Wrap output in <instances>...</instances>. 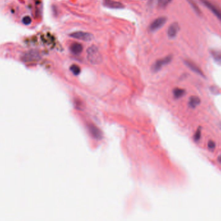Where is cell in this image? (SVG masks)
<instances>
[{
	"instance_id": "obj_1",
	"label": "cell",
	"mask_w": 221,
	"mask_h": 221,
	"mask_svg": "<svg viewBox=\"0 0 221 221\" xmlns=\"http://www.w3.org/2000/svg\"><path fill=\"white\" fill-rule=\"evenodd\" d=\"M87 59L91 64H98L102 62V57L98 49L94 46H91L87 50Z\"/></svg>"
},
{
	"instance_id": "obj_2",
	"label": "cell",
	"mask_w": 221,
	"mask_h": 221,
	"mask_svg": "<svg viewBox=\"0 0 221 221\" xmlns=\"http://www.w3.org/2000/svg\"><path fill=\"white\" fill-rule=\"evenodd\" d=\"M172 55H169L163 59L158 60L155 62V64L153 65V66L151 67V69H152L153 72H159L164 66L169 64V63L172 62Z\"/></svg>"
},
{
	"instance_id": "obj_3",
	"label": "cell",
	"mask_w": 221,
	"mask_h": 221,
	"mask_svg": "<svg viewBox=\"0 0 221 221\" xmlns=\"http://www.w3.org/2000/svg\"><path fill=\"white\" fill-rule=\"evenodd\" d=\"M167 22V18L164 16H161L158 18L156 19H155V20H153L150 24L149 29L151 31V32H154V31L159 30V29H160L162 26H164Z\"/></svg>"
},
{
	"instance_id": "obj_4",
	"label": "cell",
	"mask_w": 221,
	"mask_h": 221,
	"mask_svg": "<svg viewBox=\"0 0 221 221\" xmlns=\"http://www.w3.org/2000/svg\"><path fill=\"white\" fill-rule=\"evenodd\" d=\"M200 1L205 5L206 7L209 9L219 20L221 21V10L217 5L211 3L208 0H200Z\"/></svg>"
},
{
	"instance_id": "obj_5",
	"label": "cell",
	"mask_w": 221,
	"mask_h": 221,
	"mask_svg": "<svg viewBox=\"0 0 221 221\" xmlns=\"http://www.w3.org/2000/svg\"><path fill=\"white\" fill-rule=\"evenodd\" d=\"M71 38L76 39H78L82 41H91L93 39V36L89 33L83 32V31H77V32H73L69 35Z\"/></svg>"
},
{
	"instance_id": "obj_6",
	"label": "cell",
	"mask_w": 221,
	"mask_h": 221,
	"mask_svg": "<svg viewBox=\"0 0 221 221\" xmlns=\"http://www.w3.org/2000/svg\"><path fill=\"white\" fill-rule=\"evenodd\" d=\"M184 64L193 72L199 74L202 77H204V74L203 72L202 71L200 68L197 64H195L194 62H193L190 60H184Z\"/></svg>"
},
{
	"instance_id": "obj_7",
	"label": "cell",
	"mask_w": 221,
	"mask_h": 221,
	"mask_svg": "<svg viewBox=\"0 0 221 221\" xmlns=\"http://www.w3.org/2000/svg\"><path fill=\"white\" fill-rule=\"evenodd\" d=\"M179 26L177 23H173L169 26L168 30V35L170 39H173L177 35L179 31Z\"/></svg>"
},
{
	"instance_id": "obj_8",
	"label": "cell",
	"mask_w": 221,
	"mask_h": 221,
	"mask_svg": "<svg viewBox=\"0 0 221 221\" xmlns=\"http://www.w3.org/2000/svg\"><path fill=\"white\" fill-rule=\"evenodd\" d=\"M104 5H105V7L114 9H120L124 8V6L122 3L113 1V0H104Z\"/></svg>"
},
{
	"instance_id": "obj_9",
	"label": "cell",
	"mask_w": 221,
	"mask_h": 221,
	"mask_svg": "<svg viewBox=\"0 0 221 221\" xmlns=\"http://www.w3.org/2000/svg\"><path fill=\"white\" fill-rule=\"evenodd\" d=\"M71 51L74 55H79L83 51V46L78 42L73 43L70 46Z\"/></svg>"
},
{
	"instance_id": "obj_10",
	"label": "cell",
	"mask_w": 221,
	"mask_h": 221,
	"mask_svg": "<svg viewBox=\"0 0 221 221\" xmlns=\"http://www.w3.org/2000/svg\"><path fill=\"white\" fill-rule=\"evenodd\" d=\"M89 129L91 132V134L94 137H95L96 139H101V137H102V133H101L100 130L97 127H95V126L90 125Z\"/></svg>"
},
{
	"instance_id": "obj_11",
	"label": "cell",
	"mask_w": 221,
	"mask_h": 221,
	"mask_svg": "<svg viewBox=\"0 0 221 221\" xmlns=\"http://www.w3.org/2000/svg\"><path fill=\"white\" fill-rule=\"evenodd\" d=\"M200 103V99H199V97H196V96H193L191 97H190L189 99V105L191 108H195L197 106H198Z\"/></svg>"
},
{
	"instance_id": "obj_12",
	"label": "cell",
	"mask_w": 221,
	"mask_h": 221,
	"mask_svg": "<svg viewBox=\"0 0 221 221\" xmlns=\"http://www.w3.org/2000/svg\"><path fill=\"white\" fill-rule=\"evenodd\" d=\"M186 92L181 88H175L173 90V95L175 98H180L184 96Z\"/></svg>"
},
{
	"instance_id": "obj_13",
	"label": "cell",
	"mask_w": 221,
	"mask_h": 221,
	"mask_svg": "<svg viewBox=\"0 0 221 221\" xmlns=\"http://www.w3.org/2000/svg\"><path fill=\"white\" fill-rule=\"evenodd\" d=\"M187 1L189 3V5L191 6V7L195 10V12H196V13L198 14H200V9L199 8L197 3L194 2V0H187Z\"/></svg>"
},
{
	"instance_id": "obj_14",
	"label": "cell",
	"mask_w": 221,
	"mask_h": 221,
	"mask_svg": "<svg viewBox=\"0 0 221 221\" xmlns=\"http://www.w3.org/2000/svg\"><path fill=\"white\" fill-rule=\"evenodd\" d=\"M70 70L74 75H78L81 72L80 68L77 64H73L70 67Z\"/></svg>"
},
{
	"instance_id": "obj_15",
	"label": "cell",
	"mask_w": 221,
	"mask_h": 221,
	"mask_svg": "<svg viewBox=\"0 0 221 221\" xmlns=\"http://www.w3.org/2000/svg\"><path fill=\"white\" fill-rule=\"evenodd\" d=\"M214 59L218 62H221V52L218 51H212L211 53Z\"/></svg>"
},
{
	"instance_id": "obj_16",
	"label": "cell",
	"mask_w": 221,
	"mask_h": 221,
	"mask_svg": "<svg viewBox=\"0 0 221 221\" xmlns=\"http://www.w3.org/2000/svg\"><path fill=\"white\" fill-rule=\"evenodd\" d=\"M31 21H32V20H31V18L29 16H24L22 19V22L24 25H26V26H28V25H30V23H31Z\"/></svg>"
},
{
	"instance_id": "obj_17",
	"label": "cell",
	"mask_w": 221,
	"mask_h": 221,
	"mask_svg": "<svg viewBox=\"0 0 221 221\" xmlns=\"http://www.w3.org/2000/svg\"><path fill=\"white\" fill-rule=\"evenodd\" d=\"M200 136H201V131H200V129H198L197 132H196V134H195V140H196V141L199 140L200 138Z\"/></svg>"
},
{
	"instance_id": "obj_18",
	"label": "cell",
	"mask_w": 221,
	"mask_h": 221,
	"mask_svg": "<svg viewBox=\"0 0 221 221\" xmlns=\"http://www.w3.org/2000/svg\"><path fill=\"white\" fill-rule=\"evenodd\" d=\"M207 146H208V148L210 149H214L215 148V142H213V141H210L209 142H208Z\"/></svg>"
},
{
	"instance_id": "obj_19",
	"label": "cell",
	"mask_w": 221,
	"mask_h": 221,
	"mask_svg": "<svg viewBox=\"0 0 221 221\" xmlns=\"http://www.w3.org/2000/svg\"><path fill=\"white\" fill-rule=\"evenodd\" d=\"M166 0H158V3L159 5H163Z\"/></svg>"
},
{
	"instance_id": "obj_20",
	"label": "cell",
	"mask_w": 221,
	"mask_h": 221,
	"mask_svg": "<svg viewBox=\"0 0 221 221\" xmlns=\"http://www.w3.org/2000/svg\"><path fill=\"white\" fill-rule=\"evenodd\" d=\"M172 1H173V0H166L165 2H164V5H163V6L167 5L168 4H169L170 2H172Z\"/></svg>"
},
{
	"instance_id": "obj_21",
	"label": "cell",
	"mask_w": 221,
	"mask_h": 221,
	"mask_svg": "<svg viewBox=\"0 0 221 221\" xmlns=\"http://www.w3.org/2000/svg\"><path fill=\"white\" fill-rule=\"evenodd\" d=\"M153 2H154V0H149V5H151V4H153Z\"/></svg>"
},
{
	"instance_id": "obj_22",
	"label": "cell",
	"mask_w": 221,
	"mask_h": 221,
	"mask_svg": "<svg viewBox=\"0 0 221 221\" xmlns=\"http://www.w3.org/2000/svg\"><path fill=\"white\" fill-rule=\"evenodd\" d=\"M218 160H219V162L221 163V155L219 157V158H218Z\"/></svg>"
}]
</instances>
